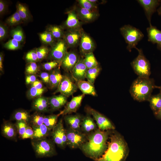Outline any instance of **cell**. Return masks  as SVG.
I'll return each mask as SVG.
<instances>
[{"label":"cell","mask_w":161,"mask_h":161,"mask_svg":"<svg viewBox=\"0 0 161 161\" xmlns=\"http://www.w3.org/2000/svg\"><path fill=\"white\" fill-rule=\"evenodd\" d=\"M109 131L98 128L87 135L86 141L80 148L85 155L95 161L101 157L107 148Z\"/></svg>","instance_id":"1"},{"label":"cell","mask_w":161,"mask_h":161,"mask_svg":"<svg viewBox=\"0 0 161 161\" xmlns=\"http://www.w3.org/2000/svg\"><path fill=\"white\" fill-rule=\"evenodd\" d=\"M106 151L95 161H125L129 154V148L123 137L117 132L110 135Z\"/></svg>","instance_id":"2"},{"label":"cell","mask_w":161,"mask_h":161,"mask_svg":"<svg viewBox=\"0 0 161 161\" xmlns=\"http://www.w3.org/2000/svg\"><path fill=\"white\" fill-rule=\"evenodd\" d=\"M159 87L155 86L153 79L138 77L132 83L129 92L135 100L140 102L148 101L153 90Z\"/></svg>","instance_id":"3"},{"label":"cell","mask_w":161,"mask_h":161,"mask_svg":"<svg viewBox=\"0 0 161 161\" xmlns=\"http://www.w3.org/2000/svg\"><path fill=\"white\" fill-rule=\"evenodd\" d=\"M31 143L37 158L51 157L57 154L55 143L52 140L47 138L31 140Z\"/></svg>","instance_id":"4"},{"label":"cell","mask_w":161,"mask_h":161,"mask_svg":"<svg viewBox=\"0 0 161 161\" xmlns=\"http://www.w3.org/2000/svg\"><path fill=\"white\" fill-rule=\"evenodd\" d=\"M120 31L127 44V49L130 52L132 49L136 48L139 42L144 37V34L139 29L129 24L121 27Z\"/></svg>","instance_id":"5"},{"label":"cell","mask_w":161,"mask_h":161,"mask_svg":"<svg viewBox=\"0 0 161 161\" xmlns=\"http://www.w3.org/2000/svg\"><path fill=\"white\" fill-rule=\"evenodd\" d=\"M138 51L137 56L131 62L134 72L139 77L148 78L151 74V65L141 49L135 48Z\"/></svg>","instance_id":"6"},{"label":"cell","mask_w":161,"mask_h":161,"mask_svg":"<svg viewBox=\"0 0 161 161\" xmlns=\"http://www.w3.org/2000/svg\"><path fill=\"white\" fill-rule=\"evenodd\" d=\"M66 130L67 145L71 148H80L87 140V135L80 131L75 130L68 127Z\"/></svg>","instance_id":"7"},{"label":"cell","mask_w":161,"mask_h":161,"mask_svg":"<svg viewBox=\"0 0 161 161\" xmlns=\"http://www.w3.org/2000/svg\"><path fill=\"white\" fill-rule=\"evenodd\" d=\"M50 136L58 147L62 149L65 148L67 145L66 130L64 127L62 119L59 120L52 130Z\"/></svg>","instance_id":"8"},{"label":"cell","mask_w":161,"mask_h":161,"mask_svg":"<svg viewBox=\"0 0 161 161\" xmlns=\"http://www.w3.org/2000/svg\"><path fill=\"white\" fill-rule=\"evenodd\" d=\"M88 114L91 115L95 120L98 129L103 131L114 130V126L106 116L89 106L85 107Z\"/></svg>","instance_id":"9"},{"label":"cell","mask_w":161,"mask_h":161,"mask_svg":"<svg viewBox=\"0 0 161 161\" xmlns=\"http://www.w3.org/2000/svg\"><path fill=\"white\" fill-rule=\"evenodd\" d=\"M72 78L68 74L64 75L55 93L60 92L68 97L76 92L78 88L77 84L74 83Z\"/></svg>","instance_id":"10"},{"label":"cell","mask_w":161,"mask_h":161,"mask_svg":"<svg viewBox=\"0 0 161 161\" xmlns=\"http://www.w3.org/2000/svg\"><path fill=\"white\" fill-rule=\"evenodd\" d=\"M68 47L63 39L57 41L49 51V58L53 61L58 62L61 66V62L67 52Z\"/></svg>","instance_id":"11"},{"label":"cell","mask_w":161,"mask_h":161,"mask_svg":"<svg viewBox=\"0 0 161 161\" xmlns=\"http://www.w3.org/2000/svg\"><path fill=\"white\" fill-rule=\"evenodd\" d=\"M137 1L143 8L150 25H151L152 16L157 10V8L160 4L161 0H138Z\"/></svg>","instance_id":"12"},{"label":"cell","mask_w":161,"mask_h":161,"mask_svg":"<svg viewBox=\"0 0 161 161\" xmlns=\"http://www.w3.org/2000/svg\"><path fill=\"white\" fill-rule=\"evenodd\" d=\"M82 29L68 30L65 32L63 39L68 47H73L80 43L82 33Z\"/></svg>","instance_id":"13"},{"label":"cell","mask_w":161,"mask_h":161,"mask_svg":"<svg viewBox=\"0 0 161 161\" xmlns=\"http://www.w3.org/2000/svg\"><path fill=\"white\" fill-rule=\"evenodd\" d=\"M1 133L2 135L7 139L16 140L18 132L15 123L10 121L3 122L1 126Z\"/></svg>","instance_id":"14"},{"label":"cell","mask_w":161,"mask_h":161,"mask_svg":"<svg viewBox=\"0 0 161 161\" xmlns=\"http://www.w3.org/2000/svg\"><path fill=\"white\" fill-rule=\"evenodd\" d=\"M80 58L78 54L75 52H68L64 57L61 66L66 71L72 72Z\"/></svg>","instance_id":"15"},{"label":"cell","mask_w":161,"mask_h":161,"mask_svg":"<svg viewBox=\"0 0 161 161\" xmlns=\"http://www.w3.org/2000/svg\"><path fill=\"white\" fill-rule=\"evenodd\" d=\"M79 44L80 52L84 55L93 52L95 49V46L93 40L84 31L82 33Z\"/></svg>","instance_id":"16"},{"label":"cell","mask_w":161,"mask_h":161,"mask_svg":"<svg viewBox=\"0 0 161 161\" xmlns=\"http://www.w3.org/2000/svg\"><path fill=\"white\" fill-rule=\"evenodd\" d=\"M88 69L83 62V58H80L71 72L72 78L76 82L84 80Z\"/></svg>","instance_id":"17"},{"label":"cell","mask_w":161,"mask_h":161,"mask_svg":"<svg viewBox=\"0 0 161 161\" xmlns=\"http://www.w3.org/2000/svg\"><path fill=\"white\" fill-rule=\"evenodd\" d=\"M85 96L82 94L72 97L71 100L67 104L62 111L63 116L76 112L80 106L82 101Z\"/></svg>","instance_id":"18"},{"label":"cell","mask_w":161,"mask_h":161,"mask_svg":"<svg viewBox=\"0 0 161 161\" xmlns=\"http://www.w3.org/2000/svg\"><path fill=\"white\" fill-rule=\"evenodd\" d=\"M148 41L157 44V48L161 51V30L152 25L146 29Z\"/></svg>","instance_id":"19"},{"label":"cell","mask_w":161,"mask_h":161,"mask_svg":"<svg viewBox=\"0 0 161 161\" xmlns=\"http://www.w3.org/2000/svg\"><path fill=\"white\" fill-rule=\"evenodd\" d=\"M83 117L79 114L65 115L64 119L66 124L73 130L80 131L81 123Z\"/></svg>","instance_id":"20"},{"label":"cell","mask_w":161,"mask_h":161,"mask_svg":"<svg viewBox=\"0 0 161 161\" xmlns=\"http://www.w3.org/2000/svg\"><path fill=\"white\" fill-rule=\"evenodd\" d=\"M97 126L89 114L83 117L81 125V131L87 135L97 129Z\"/></svg>","instance_id":"21"},{"label":"cell","mask_w":161,"mask_h":161,"mask_svg":"<svg viewBox=\"0 0 161 161\" xmlns=\"http://www.w3.org/2000/svg\"><path fill=\"white\" fill-rule=\"evenodd\" d=\"M76 13L79 19L86 22L92 21L99 16L97 12L92 11L80 7L77 9Z\"/></svg>","instance_id":"22"},{"label":"cell","mask_w":161,"mask_h":161,"mask_svg":"<svg viewBox=\"0 0 161 161\" xmlns=\"http://www.w3.org/2000/svg\"><path fill=\"white\" fill-rule=\"evenodd\" d=\"M67 18L65 22V26L68 30L81 28V24L76 12L73 10L68 12Z\"/></svg>","instance_id":"23"},{"label":"cell","mask_w":161,"mask_h":161,"mask_svg":"<svg viewBox=\"0 0 161 161\" xmlns=\"http://www.w3.org/2000/svg\"><path fill=\"white\" fill-rule=\"evenodd\" d=\"M67 97L61 94L54 95L48 98L49 107L52 110H58L67 103Z\"/></svg>","instance_id":"24"},{"label":"cell","mask_w":161,"mask_h":161,"mask_svg":"<svg viewBox=\"0 0 161 161\" xmlns=\"http://www.w3.org/2000/svg\"><path fill=\"white\" fill-rule=\"evenodd\" d=\"M32 107L36 112L40 113L48 111L49 107L48 98L43 97H37L33 101Z\"/></svg>","instance_id":"25"},{"label":"cell","mask_w":161,"mask_h":161,"mask_svg":"<svg viewBox=\"0 0 161 161\" xmlns=\"http://www.w3.org/2000/svg\"><path fill=\"white\" fill-rule=\"evenodd\" d=\"M34 131L32 138L31 140H38L47 138L50 136L52 130L43 124L39 126H31Z\"/></svg>","instance_id":"26"},{"label":"cell","mask_w":161,"mask_h":161,"mask_svg":"<svg viewBox=\"0 0 161 161\" xmlns=\"http://www.w3.org/2000/svg\"><path fill=\"white\" fill-rule=\"evenodd\" d=\"M76 84L78 88L81 90L83 94L93 96L97 95L94 84L88 81L80 80L76 82Z\"/></svg>","instance_id":"27"},{"label":"cell","mask_w":161,"mask_h":161,"mask_svg":"<svg viewBox=\"0 0 161 161\" xmlns=\"http://www.w3.org/2000/svg\"><path fill=\"white\" fill-rule=\"evenodd\" d=\"M63 77L59 68L53 69L49 74V85L51 89L58 87Z\"/></svg>","instance_id":"28"},{"label":"cell","mask_w":161,"mask_h":161,"mask_svg":"<svg viewBox=\"0 0 161 161\" xmlns=\"http://www.w3.org/2000/svg\"><path fill=\"white\" fill-rule=\"evenodd\" d=\"M31 115L27 111L18 109L15 111L12 116V120L17 121H23L30 125Z\"/></svg>","instance_id":"29"},{"label":"cell","mask_w":161,"mask_h":161,"mask_svg":"<svg viewBox=\"0 0 161 161\" xmlns=\"http://www.w3.org/2000/svg\"><path fill=\"white\" fill-rule=\"evenodd\" d=\"M46 31L50 32L55 39L58 41L63 39L65 33L62 27L56 25L49 26Z\"/></svg>","instance_id":"30"},{"label":"cell","mask_w":161,"mask_h":161,"mask_svg":"<svg viewBox=\"0 0 161 161\" xmlns=\"http://www.w3.org/2000/svg\"><path fill=\"white\" fill-rule=\"evenodd\" d=\"M63 114L62 111L56 114L45 116L44 118L43 124L49 129L52 130L57 123L58 117Z\"/></svg>","instance_id":"31"},{"label":"cell","mask_w":161,"mask_h":161,"mask_svg":"<svg viewBox=\"0 0 161 161\" xmlns=\"http://www.w3.org/2000/svg\"><path fill=\"white\" fill-rule=\"evenodd\" d=\"M148 101L150 106L154 113L157 112L161 108V93L155 95H151Z\"/></svg>","instance_id":"32"},{"label":"cell","mask_w":161,"mask_h":161,"mask_svg":"<svg viewBox=\"0 0 161 161\" xmlns=\"http://www.w3.org/2000/svg\"><path fill=\"white\" fill-rule=\"evenodd\" d=\"M83 62L88 69L97 67L98 64L93 52L88 53L84 55Z\"/></svg>","instance_id":"33"},{"label":"cell","mask_w":161,"mask_h":161,"mask_svg":"<svg viewBox=\"0 0 161 161\" xmlns=\"http://www.w3.org/2000/svg\"><path fill=\"white\" fill-rule=\"evenodd\" d=\"M101 70V68L99 66L88 69L86 77V78L87 79V81L94 84L95 80Z\"/></svg>","instance_id":"34"},{"label":"cell","mask_w":161,"mask_h":161,"mask_svg":"<svg viewBox=\"0 0 161 161\" xmlns=\"http://www.w3.org/2000/svg\"><path fill=\"white\" fill-rule=\"evenodd\" d=\"M45 116L40 112H36L31 115L30 125L31 126H38L43 124Z\"/></svg>","instance_id":"35"},{"label":"cell","mask_w":161,"mask_h":161,"mask_svg":"<svg viewBox=\"0 0 161 161\" xmlns=\"http://www.w3.org/2000/svg\"><path fill=\"white\" fill-rule=\"evenodd\" d=\"M16 11L23 21L28 20L30 18V14L27 7L21 3L17 4Z\"/></svg>","instance_id":"36"},{"label":"cell","mask_w":161,"mask_h":161,"mask_svg":"<svg viewBox=\"0 0 161 161\" xmlns=\"http://www.w3.org/2000/svg\"><path fill=\"white\" fill-rule=\"evenodd\" d=\"M40 38L44 44L52 46L56 42V40L52 35L47 31H45L39 34Z\"/></svg>","instance_id":"37"},{"label":"cell","mask_w":161,"mask_h":161,"mask_svg":"<svg viewBox=\"0 0 161 161\" xmlns=\"http://www.w3.org/2000/svg\"><path fill=\"white\" fill-rule=\"evenodd\" d=\"M10 35L13 38L15 39L20 43L24 40L25 37L22 28L18 27L10 31Z\"/></svg>","instance_id":"38"},{"label":"cell","mask_w":161,"mask_h":161,"mask_svg":"<svg viewBox=\"0 0 161 161\" xmlns=\"http://www.w3.org/2000/svg\"><path fill=\"white\" fill-rule=\"evenodd\" d=\"M22 21L23 20L17 11L7 18L6 20V23L11 26L18 24L21 23Z\"/></svg>","instance_id":"39"},{"label":"cell","mask_w":161,"mask_h":161,"mask_svg":"<svg viewBox=\"0 0 161 161\" xmlns=\"http://www.w3.org/2000/svg\"><path fill=\"white\" fill-rule=\"evenodd\" d=\"M78 2L80 7L92 11L96 12V4L92 3L89 0H79Z\"/></svg>","instance_id":"40"},{"label":"cell","mask_w":161,"mask_h":161,"mask_svg":"<svg viewBox=\"0 0 161 161\" xmlns=\"http://www.w3.org/2000/svg\"><path fill=\"white\" fill-rule=\"evenodd\" d=\"M36 53L39 61L46 58L49 54V50L45 46H42L36 49Z\"/></svg>","instance_id":"41"},{"label":"cell","mask_w":161,"mask_h":161,"mask_svg":"<svg viewBox=\"0 0 161 161\" xmlns=\"http://www.w3.org/2000/svg\"><path fill=\"white\" fill-rule=\"evenodd\" d=\"M4 46L7 49L15 50L20 48L21 45L20 43L13 38L9 40L4 44Z\"/></svg>","instance_id":"42"},{"label":"cell","mask_w":161,"mask_h":161,"mask_svg":"<svg viewBox=\"0 0 161 161\" xmlns=\"http://www.w3.org/2000/svg\"><path fill=\"white\" fill-rule=\"evenodd\" d=\"M45 90L44 88L38 89L31 86L28 92V97L31 99L38 97L41 95Z\"/></svg>","instance_id":"43"},{"label":"cell","mask_w":161,"mask_h":161,"mask_svg":"<svg viewBox=\"0 0 161 161\" xmlns=\"http://www.w3.org/2000/svg\"><path fill=\"white\" fill-rule=\"evenodd\" d=\"M17 129L18 134L21 138L25 132L27 128L29 125L23 121H17L15 123Z\"/></svg>","instance_id":"44"},{"label":"cell","mask_w":161,"mask_h":161,"mask_svg":"<svg viewBox=\"0 0 161 161\" xmlns=\"http://www.w3.org/2000/svg\"><path fill=\"white\" fill-rule=\"evenodd\" d=\"M25 58L28 63H36L39 61L36 49L32 50L28 52L25 55Z\"/></svg>","instance_id":"45"},{"label":"cell","mask_w":161,"mask_h":161,"mask_svg":"<svg viewBox=\"0 0 161 161\" xmlns=\"http://www.w3.org/2000/svg\"><path fill=\"white\" fill-rule=\"evenodd\" d=\"M25 70L28 75H34L38 72V68L35 62L29 63L26 66Z\"/></svg>","instance_id":"46"},{"label":"cell","mask_w":161,"mask_h":161,"mask_svg":"<svg viewBox=\"0 0 161 161\" xmlns=\"http://www.w3.org/2000/svg\"><path fill=\"white\" fill-rule=\"evenodd\" d=\"M60 66L58 62L53 61L45 63L43 65V68L47 71H50Z\"/></svg>","instance_id":"47"},{"label":"cell","mask_w":161,"mask_h":161,"mask_svg":"<svg viewBox=\"0 0 161 161\" xmlns=\"http://www.w3.org/2000/svg\"><path fill=\"white\" fill-rule=\"evenodd\" d=\"M34 134V131L31 126L29 125L27 128L24 134L21 137L22 139L30 138L32 139Z\"/></svg>","instance_id":"48"},{"label":"cell","mask_w":161,"mask_h":161,"mask_svg":"<svg viewBox=\"0 0 161 161\" xmlns=\"http://www.w3.org/2000/svg\"><path fill=\"white\" fill-rule=\"evenodd\" d=\"M7 27L2 23L0 24V40L2 41L6 36L7 35Z\"/></svg>","instance_id":"49"},{"label":"cell","mask_w":161,"mask_h":161,"mask_svg":"<svg viewBox=\"0 0 161 161\" xmlns=\"http://www.w3.org/2000/svg\"><path fill=\"white\" fill-rule=\"evenodd\" d=\"M40 76L43 82L46 83H49V74L47 72H41Z\"/></svg>","instance_id":"50"},{"label":"cell","mask_w":161,"mask_h":161,"mask_svg":"<svg viewBox=\"0 0 161 161\" xmlns=\"http://www.w3.org/2000/svg\"><path fill=\"white\" fill-rule=\"evenodd\" d=\"M36 80V77L34 75H29L26 76L25 82L27 84H32Z\"/></svg>","instance_id":"51"},{"label":"cell","mask_w":161,"mask_h":161,"mask_svg":"<svg viewBox=\"0 0 161 161\" xmlns=\"http://www.w3.org/2000/svg\"><path fill=\"white\" fill-rule=\"evenodd\" d=\"M7 8V5L5 2L2 0H0V14L2 15L5 12Z\"/></svg>","instance_id":"52"},{"label":"cell","mask_w":161,"mask_h":161,"mask_svg":"<svg viewBox=\"0 0 161 161\" xmlns=\"http://www.w3.org/2000/svg\"><path fill=\"white\" fill-rule=\"evenodd\" d=\"M31 86L34 87L38 89L43 88V84L40 81L36 80L31 84Z\"/></svg>","instance_id":"53"},{"label":"cell","mask_w":161,"mask_h":161,"mask_svg":"<svg viewBox=\"0 0 161 161\" xmlns=\"http://www.w3.org/2000/svg\"><path fill=\"white\" fill-rule=\"evenodd\" d=\"M154 114L157 119L161 120V108Z\"/></svg>","instance_id":"54"},{"label":"cell","mask_w":161,"mask_h":161,"mask_svg":"<svg viewBox=\"0 0 161 161\" xmlns=\"http://www.w3.org/2000/svg\"><path fill=\"white\" fill-rule=\"evenodd\" d=\"M3 55L2 52L0 54V69L1 71L3 70Z\"/></svg>","instance_id":"55"},{"label":"cell","mask_w":161,"mask_h":161,"mask_svg":"<svg viewBox=\"0 0 161 161\" xmlns=\"http://www.w3.org/2000/svg\"><path fill=\"white\" fill-rule=\"evenodd\" d=\"M157 11L159 15H161V2L160 7L157 9Z\"/></svg>","instance_id":"56"},{"label":"cell","mask_w":161,"mask_h":161,"mask_svg":"<svg viewBox=\"0 0 161 161\" xmlns=\"http://www.w3.org/2000/svg\"><path fill=\"white\" fill-rule=\"evenodd\" d=\"M159 89H160V92L161 93V86L159 87Z\"/></svg>","instance_id":"57"}]
</instances>
